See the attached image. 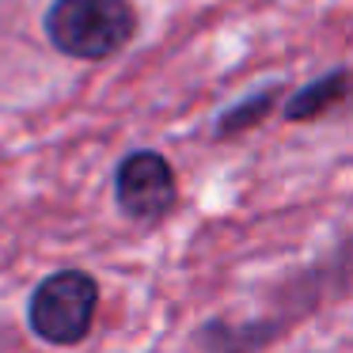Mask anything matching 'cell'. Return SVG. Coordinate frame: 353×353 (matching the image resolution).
Masks as SVG:
<instances>
[{
  "instance_id": "obj_1",
  "label": "cell",
  "mask_w": 353,
  "mask_h": 353,
  "mask_svg": "<svg viewBox=\"0 0 353 353\" xmlns=\"http://www.w3.org/2000/svg\"><path fill=\"white\" fill-rule=\"evenodd\" d=\"M141 16L133 0H50L42 34L69 61H110L133 46Z\"/></svg>"
},
{
  "instance_id": "obj_2",
  "label": "cell",
  "mask_w": 353,
  "mask_h": 353,
  "mask_svg": "<svg viewBox=\"0 0 353 353\" xmlns=\"http://www.w3.org/2000/svg\"><path fill=\"white\" fill-rule=\"evenodd\" d=\"M99 281L80 266H65L46 274L34 285L31 300H27V327L39 342L69 350L80 345L95 327L99 315Z\"/></svg>"
},
{
  "instance_id": "obj_3",
  "label": "cell",
  "mask_w": 353,
  "mask_h": 353,
  "mask_svg": "<svg viewBox=\"0 0 353 353\" xmlns=\"http://www.w3.org/2000/svg\"><path fill=\"white\" fill-rule=\"evenodd\" d=\"M114 205L141 232L160 228L179 209V175L160 148H133L118 160Z\"/></svg>"
},
{
  "instance_id": "obj_4",
  "label": "cell",
  "mask_w": 353,
  "mask_h": 353,
  "mask_svg": "<svg viewBox=\"0 0 353 353\" xmlns=\"http://www.w3.org/2000/svg\"><path fill=\"white\" fill-rule=\"evenodd\" d=\"M345 99H350V69L338 65V69H330V72H323V77L300 84L296 92H285L277 110H281L285 122L304 125V122H319V118L342 110Z\"/></svg>"
},
{
  "instance_id": "obj_5",
  "label": "cell",
  "mask_w": 353,
  "mask_h": 353,
  "mask_svg": "<svg viewBox=\"0 0 353 353\" xmlns=\"http://www.w3.org/2000/svg\"><path fill=\"white\" fill-rule=\"evenodd\" d=\"M281 95H285L281 84H270V88H259V92L236 99L232 107H224L213 122V141H236V137H243V133L259 130V125L281 107Z\"/></svg>"
}]
</instances>
